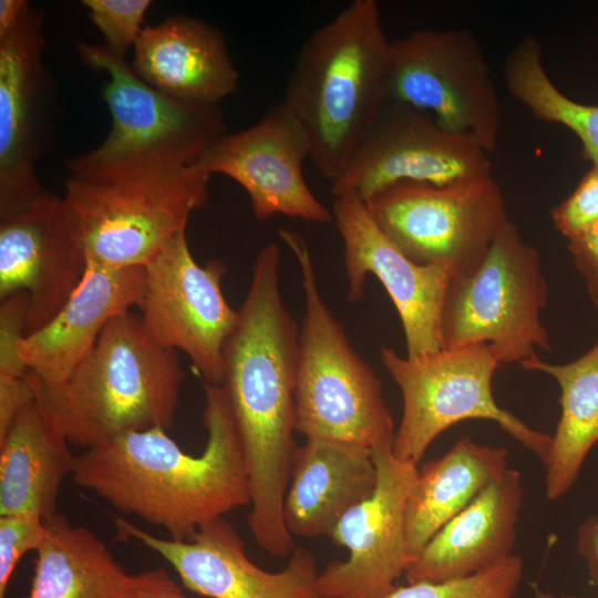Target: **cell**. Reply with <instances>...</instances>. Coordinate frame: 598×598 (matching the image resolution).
I'll return each mask as SVG.
<instances>
[{"label":"cell","mask_w":598,"mask_h":598,"mask_svg":"<svg viewBox=\"0 0 598 598\" xmlns=\"http://www.w3.org/2000/svg\"><path fill=\"white\" fill-rule=\"evenodd\" d=\"M280 249L256 256L238 322L224 348L221 384L246 463L250 511L247 524L271 556L295 547L283 520V501L296 444L295 388L299 332L279 289Z\"/></svg>","instance_id":"6da1fadb"},{"label":"cell","mask_w":598,"mask_h":598,"mask_svg":"<svg viewBox=\"0 0 598 598\" xmlns=\"http://www.w3.org/2000/svg\"><path fill=\"white\" fill-rule=\"evenodd\" d=\"M200 455L186 453L163 429L134 431L75 457L73 483L116 511L162 527L173 540L250 505L239 435L221 385L204 383Z\"/></svg>","instance_id":"7a4b0ae2"},{"label":"cell","mask_w":598,"mask_h":598,"mask_svg":"<svg viewBox=\"0 0 598 598\" xmlns=\"http://www.w3.org/2000/svg\"><path fill=\"white\" fill-rule=\"evenodd\" d=\"M392 41L374 0H354L302 43L281 100L333 183L386 102Z\"/></svg>","instance_id":"3957f363"},{"label":"cell","mask_w":598,"mask_h":598,"mask_svg":"<svg viewBox=\"0 0 598 598\" xmlns=\"http://www.w3.org/2000/svg\"><path fill=\"white\" fill-rule=\"evenodd\" d=\"M30 379L47 419L86 450L134 431L169 430L184 371L177 351L155 343L141 316L127 311L107 323L65 381L45 383L32 372Z\"/></svg>","instance_id":"277c9868"},{"label":"cell","mask_w":598,"mask_h":598,"mask_svg":"<svg viewBox=\"0 0 598 598\" xmlns=\"http://www.w3.org/2000/svg\"><path fill=\"white\" fill-rule=\"evenodd\" d=\"M75 49L87 66L107 74L102 96L112 125L100 146L66 161L71 176L115 181L181 173L228 133L219 105L188 103L155 90L125 56L104 45L78 41Z\"/></svg>","instance_id":"5b68a950"},{"label":"cell","mask_w":598,"mask_h":598,"mask_svg":"<svg viewBox=\"0 0 598 598\" xmlns=\"http://www.w3.org/2000/svg\"><path fill=\"white\" fill-rule=\"evenodd\" d=\"M278 233L298 261L305 298L295 388L296 432L306 440H331L371 450L394 441V423L381 382L322 299L307 241L289 229Z\"/></svg>","instance_id":"8992f818"},{"label":"cell","mask_w":598,"mask_h":598,"mask_svg":"<svg viewBox=\"0 0 598 598\" xmlns=\"http://www.w3.org/2000/svg\"><path fill=\"white\" fill-rule=\"evenodd\" d=\"M548 296L540 252L507 219L480 265L453 278L442 312L443 348L484 343L499 364L519 365L537 349L550 351L542 321Z\"/></svg>","instance_id":"52a82bcc"},{"label":"cell","mask_w":598,"mask_h":598,"mask_svg":"<svg viewBox=\"0 0 598 598\" xmlns=\"http://www.w3.org/2000/svg\"><path fill=\"white\" fill-rule=\"evenodd\" d=\"M210 176L192 168L167 175L93 181L69 175L62 197L86 260L144 267L208 200Z\"/></svg>","instance_id":"ba28073f"},{"label":"cell","mask_w":598,"mask_h":598,"mask_svg":"<svg viewBox=\"0 0 598 598\" xmlns=\"http://www.w3.org/2000/svg\"><path fill=\"white\" fill-rule=\"evenodd\" d=\"M380 359L399 386L403 412L394 434L393 453L420 463L431 443L446 429L470 420H489L544 463L551 436L499 406L493 377L499 365L484 343L442 348L417 357H402L391 348Z\"/></svg>","instance_id":"9c48e42d"},{"label":"cell","mask_w":598,"mask_h":598,"mask_svg":"<svg viewBox=\"0 0 598 598\" xmlns=\"http://www.w3.org/2000/svg\"><path fill=\"white\" fill-rule=\"evenodd\" d=\"M392 243L421 265H443L455 277L473 271L508 219L492 173L445 185L402 182L364 200Z\"/></svg>","instance_id":"30bf717a"},{"label":"cell","mask_w":598,"mask_h":598,"mask_svg":"<svg viewBox=\"0 0 598 598\" xmlns=\"http://www.w3.org/2000/svg\"><path fill=\"white\" fill-rule=\"evenodd\" d=\"M386 101L473 136L491 153L502 126L498 91L476 37L467 29H419L392 41Z\"/></svg>","instance_id":"8fae6325"},{"label":"cell","mask_w":598,"mask_h":598,"mask_svg":"<svg viewBox=\"0 0 598 598\" xmlns=\"http://www.w3.org/2000/svg\"><path fill=\"white\" fill-rule=\"evenodd\" d=\"M44 12L25 8L0 38V217L24 212L52 193L37 164L55 144L61 122L58 84L43 62Z\"/></svg>","instance_id":"7c38bea8"},{"label":"cell","mask_w":598,"mask_h":598,"mask_svg":"<svg viewBox=\"0 0 598 598\" xmlns=\"http://www.w3.org/2000/svg\"><path fill=\"white\" fill-rule=\"evenodd\" d=\"M220 260L199 265L186 231L174 236L144 266L141 320L158 346L183 351L204 383L224 382V348L238 322V310L226 300Z\"/></svg>","instance_id":"4fadbf2b"},{"label":"cell","mask_w":598,"mask_h":598,"mask_svg":"<svg viewBox=\"0 0 598 598\" xmlns=\"http://www.w3.org/2000/svg\"><path fill=\"white\" fill-rule=\"evenodd\" d=\"M377 485L351 507L328 535L349 551L319 573L322 598H384L412 563L406 532V505L416 481L415 464L398 458L393 441L372 448Z\"/></svg>","instance_id":"5bb4252c"},{"label":"cell","mask_w":598,"mask_h":598,"mask_svg":"<svg viewBox=\"0 0 598 598\" xmlns=\"http://www.w3.org/2000/svg\"><path fill=\"white\" fill-rule=\"evenodd\" d=\"M485 173H492L488 152L473 136L447 132L431 115L386 101L331 193L367 200L402 182L440 186Z\"/></svg>","instance_id":"9a60e30c"},{"label":"cell","mask_w":598,"mask_h":598,"mask_svg":"<svg viewBox=\"0 0 598 598\" xmlns=\"http://www.w3.org/2000/svg\"><path fill=\"white\" fill-rule=\"evenodd\" d=\"M333 198V223L343 243L347 300L359 301L367 275H374L400 317L406 355L417 357L442 349V312L455 277L453 270L410 259L381 230L360 197Z\"/></svg>","instance_id":"2e32d148"},{"label":"cell","mask_w":598,"mask_h":598,"mask_svg":"<svg viewBox=\"0 0 598 598\" xmlns=\"http://www.w3.org/2000/svg\"><path fill=\"white\" fill-rule=\"evenodd\" d=\"M307 157V136L280 101L250 127L217 140L190 168L208 176L221 174L238 183L257 220L283 215L330 224L332 213L305 179L302 164Z\"/></svg>","instance_id":"e0dca14e"},{"label":"cell","mask_w":598,"mask_h":598,"mask_svg":"<svg viewBox=\"0 0 598 598\" xmlns=\"http://www.w3.org/2000/svg\"><path fill=\"white\" fill-rule=\"evenodd\" d=\"M118 540L135 539L157 553L183 586L209 598H322L316 556L297 547L286 567L269 573L255 565L245 542L225 517L202 526L187 540L153 535L123 517L113 520Z\"/></svg>","instance_id":"ac0fdd59"},{"label":"cell","mask_w":598,"mask_h":598,"mask_svg":"<svg viewBox=\"0 0 598 598\" xmlns=\"http://www.w3.org/2000/svg\"><path fill=\"white\" fill-rule=\"evenodd\" d=\"M87 260L53 193L21 213L0 217V300L29 295L25 334L47 324L80 285Z\"/></svg>","instance_id":"d6986e66"},{"label":"cell","mask_w":598,"mask_h":598,"mask_svg":"<svg viewBox=\"0 0 598 598\" xmlns=\"http://www.w3.org/2000/svg\"><path fill=\"white\" fill-rule=\"evenodd\" d=\"M144 267L109 268L87 261L84 276L59 312L39 330L25 334L20 355L41 381H65L91 352L115 317L138 307Z\"/></svg>","instance_id":"ffe728a7"},{"label":"cell","mask_w":598,"mask_h":598,"mask_svg":"<svg viewBox=\"0 0 598 598\" xmlns=\"http://www.w3.org/2000/svg\"><path fill=\"white\" fill-rule=\"evenodd\" d=\"M133 50L134 73L176 100L219 105L238 86L225 37L206 21L176 14L145 25Z\"/></svg>","instance_id":"44dd1931"},{"label":"cell","mask_w":598,"mask_h":598,"mask_svg":"<svg viewBox=\"0 0 598 598\" xmlns=\"http://www.w3.org/2000/svg\"><path fill=\"white\" fill-rule=\"evenodd\" d=\"M522 502L520 473L508 467L430 539L406 568V582L462 579L514 555Z\"/></svg>","instance_id":"7402d4cb"},{"label":"cell","mask_w":598,"mask_h":598,"mask_svg":"<svg viewBox=\"0 0 598 598\" xmlns=\"http://www.w3.org/2000/svg\"><path fill=\"white\" fill-rule=\"evenodd\" d=\"M283 520L291 535H329L340 518L372 495L377 468L362 445L309 439L296 448Z\"/></svg>","instance_id":"603a6c76"},{"label":"cell","mask_w":598,"mask_h":598,"mask_svg":"<svg viewBox=\"0 0 598 598\" xmlns=\"http://www.w3.org/2000/svg\"><path fill=\"white\" fill-rule=\"evenodd\" d=\"M507 470L505 447L483 445L468 436L419 470L406 505L412 561L446 523Z\"/></svg>","instance_id":"cb8c5ba5"},{"label":"cell","mask_w":598,"mask_h":598,"mask_svg":"<svg viewBox=\"0 0 598 598\" xmlns=\"http://www.w3.org/2000/svg\"><path fill=\"white\" fill-rule=\"evenodd\" d=\"M66 439L37 400L27 405L0 441V515L55 514L61 484L75 457Z\"/></svg>","instance_id":"d4e9b609"},{"label":"cell","mask_w":598,"mask_h":598,"mask_svg":"<svg viewBox=\"0 0 598 598\" xmlns=\"http://www.w3.org/2000/svg\"><path fill=\"white\" fill-rule=\"evenodd\" d=\"M44 523L25 598L135 597L136 574H127L96 534L58 513Z\"/></svg>","instance_id":"484cf974"},{"label":"cell","mask_w":598,"mask_h":598,"mask_svg":"<svg viewBox=\"0 0 598 598\" xmlns=\"http://www.w3.org/2000/svg\"><path fill=\"white\" fill-rule=\"evenodd\" d=\"M520 367L551 377L560 388L561 413L544 462L545 495L558 501L574 486L598 442V342L568 363H548L536 355Z\"/></svg>","instance_id":"4316f807"},{"label":"cell","mask_w":598,"mask_h":598,"mask_svg":"<svg viewBox=\"0 0 598 598\" xmlns=\"http://www.w3.org/2000/svg\"><path fill=\"white\" fill-rule=\"evenodd\" d=\"M509 94L536 118L560 124L581 142L584 156L598 166V104H585L563 93L547 73L539 40L528 34L509 51L504 62Z\"/></svg>","instance_id":"83f0119b"},{"label":"cell","mask_w":598,"mask_h":598,"mask_svg":"<svg viewBox=\"0 0 598 598\" xmlns=\"http://www.w3.org/2000/svg\"><path fill=\"white\" fill-rule=\"evenodd\" d=\"M518 555L472 576L445 582H412L384 598H514L523 579Z\"/></svg>","instance_id":"f1b7e54d"},{"label":"cell","mask_w":598,"mask_h":598,"mask_svg":"<svg viewBox=\"0 0 598 598\" xmlns=\"http://www.w3.org/2000/svg\"><path fill=\"white\" fill-rule=\"evenodd\" d=\"M92 23L105 40L111 52L125 56L134 49L144 29V18L152 4L150 0H84Z\"/></svg>","instance_id":"f546056e"},{"label":"cell","mask_w":598,"mask_h":598,"mask_svg":"<svg viewBox=\"0 0 598 598\" xmlns=\"http://www.w3.org/2000/svg\"><path fill=\"white\" fill-rule=\"evenodd\" d=\"M47 533L35 513L0 515V598H7L10 578L23 555L37 550Z\"/></svg>","instance_id":"4dcf8cb0"},{"label":"cell","mask_w":598,"mask_h":598,"mask_svg":"<svg viewBox=\"0 0 598 598\" xmlns=\"http://www.w3.org/2000/svg\"><path fill=\"white\" fill-rule=\"evenodd\" d=\"M554 227L568 240L598 220V166L582 176L574 192L553 208Z\"/></svg>","instance_id":"1f68e13d"},{"label":"cell","mask_w":598,"mask_h":598,"mask_svg":"<svg viewBox=\"0 0 598 598\" xmlns=\"http://www.w3.org/2000/svg\"><path fill=\"white\" fill-rule=\"evenodd\" d=\"M567 248L586 281L592 302L598 307V220L569 239Z\"/></svg>","instance_id":"d6a6232c"},{"label":"cell","mask_w":598,"mask_h":598,"mask_svg":"<svg viewBox=\"0 0 598 598\" xmlns=\"http://www.w3.org/2000/svg\"><path fill=\"white\" fill-rule=\"evenodd\" d=\"M134 598H188L173 578L163 569L136 574Z\"/></svg>","instance_id":"836d02e7"},{"label":"cell","mask_w":598,"mask_h":598,"mask_svg":"<svg viewBox=\"0 0 598 598\" xmlns=\"http://www.w3.org/2000/svg\"><path fill=\"white\" fill-rule=\"evenodd\" d=\"M576 547L586 561L590 580L598 587V516H590L580 524Z\"/></svg>","instance_id":"e575fe53"},{"label":"cell","mask_w":598,"mask_h":598,"mask_svg":"<svg viewBox=\"0 0 598 598\" xmlns=\"http://www.w3.org/2000/svg\"><path fill=\"white\" fill-rule=\"evenodd\" d=\"M28 6L24 0H0V38L17 25Z\"/></svg>","instance_id":"d590c367"},{"label":"cell","mask_w":598,"mask_h":598,"mask_svg":"<svg viewBox=\"0 0 598 598\" xmlns=\"http://www.w3.org/2000/svg\"><path fill=\"white\" fill-rule=\"evenodd\" d=\"M535 598H585V597H579V596H574V595H554L551 592H547V591H544V590H540V589H536L535 590Z\"/></svg>","instance_id":"8d00e7d4"}]
</instances>
